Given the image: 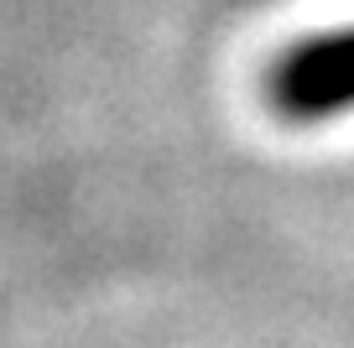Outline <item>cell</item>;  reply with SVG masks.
Segmentation results:
<instances>
[{
    "instance_id": "obj_1",
    "label": "cell",
    "mask_w": 354,
    "mask_h": 348,
    "mask_svg": "<svg viewBox=\"0 0 354 348\" xmlns=\"http://www.w3.org/2000/svg\"><path fill=\"white\" fill-rule=\"evenodd\" d=\"M271 99L292 120H328L354 109V26L292 47L271 73Z\"/></svg>"
}]
</instances>
